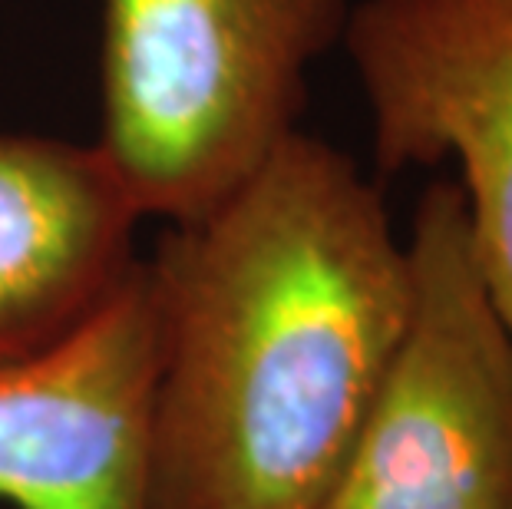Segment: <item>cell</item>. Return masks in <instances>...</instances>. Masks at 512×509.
Here are the masks:
<instances>
[{
    "instance_id": "2",
    "label": "cell",
    "mask_w": 512,
    "mask_h": 509,
    "mask_svg": "<svg viewBox=\"0 0 512 509\" xmlns=\"http://www.w3.org/2000/svg\"><path fill=\"white\" fill-rule=\"evenodd\" d=\"M357 0H103L100 139L143 219L185 222L291 133Z\"/></svg>"
},
{
    "instance_id": "1",
    "label": "cell",
    "mask_w": 512,
    "mask_h": 509,
    "mask_svg": "<svg viewBox=\"0 0 512 509\" xmlns=\"http://www.w3.org/2000/svg\"><path fill=\"white\" fill-rule=\"evenodd\" d=\"M143 262L146 509H321L410 318L380 186L298 129Z\"/></svg>"
},
{
    "instance_id": "6",
    "label": "cell",
    "mask_w": 512,
    "mask_h": 509,
    "mask_svg": "<svg viewBox=\"0 0 512 509\" xmlns=\"http://www.w3.org/2000/svg\"><path fill=\"white\" fill-rule=\"evenodd\" d=\"M139 222L96 143L0 133V357L83 328L136 272Z\"/></svg>"
},
{
    "instance_id": "5",
    "label": "cell",
    "mask_w": 512,
    "mask_h": 509,
    "mask_svg": "<svg viewBox=\"0 0 512 509\" xmlns=\"http://www.w3.org/2000/svg\"><path fill=\"white\" fill-rule=\"evenodd\" d=\"M156 314L146 262L83 328L0 357V503L146 509Z\"/></svg>"
},
{
    "instance_id": "3",
    "label": "cell",
    "mask_w": 512,
    "mask_h": 509,
    "mask_svg": "<svg viewBox=\"0 0 512 509\" xmlns=\"http://www.w3.org/2000/svg\"><path fill=\"white\" fill-rule=\"evenodd\" d=\"M407 252V328L321 509H512V334L456 179L423 189Z\"/></svg>"
},
{
    "instance_id": "4",
    "label": "cell",
    "mask_w": 512,
    "mask_h": 509,
    "mask_svg": "<svg viewBox=\"0 0 512 509\" xmlns=\"http://www.w3.org/2000/svg\"><path fill=\"white\" fill-rule=\"evenodd\" d=\"M341 43L377 169L456 162L476 272L512 334V0H357Z\"/></svg>"
}]
</instances>
